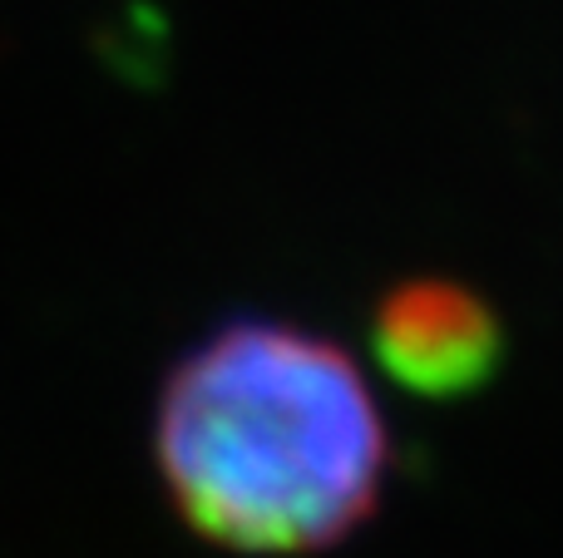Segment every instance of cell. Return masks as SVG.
<instances>
[{"label":"cell","mask_w":563,"mask_h":558,"mask_svg":"<svg viewBox=\"0 0 563 558\" xmlns=\"http://www.w3.org/2000/svg\"><path fill=\"white\" fill-rule=\"evenodd\" d=\"M158 465L208 539L253 554L331 544L371 510L386 435L361 371L282 326H238L164 391Z\"/></svg>","instance_id":"cell-1"},{"label":"cell","mask_w":563,"mask_h":558,"mask_svg":"<svg viewBox=\"0 0 563 558\" xmlns=\"http://www.w3.org/2000/svg\"><path fill=\"white\" fill-rule=\"evenodd\" d=\"M380 342L406 381L455 386L460 376H475L485 366L489 326L455 292H406L400 302H390Z\"/></svg>","instance_id":"cell-2"}]
</instances>
